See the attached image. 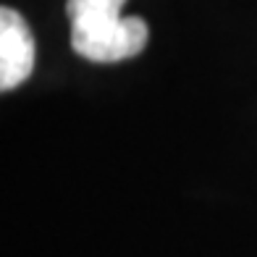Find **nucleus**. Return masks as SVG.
<instances>
[{"mask_svg": "<svg viewBox=\"0 0 257 257\" xmlns=\"http://www.w3.org/2000/svg\"><path fill=\"white\" fill-rule=\"evenodd\" d=\"M126 0H66L71 48L95 63H118L147 48L145 19L123 14Z\"/></svg>", "mask_w": 257, "mask_h": 257, "instance_id": "obj_1", "label": "nucleus"}, {"mask_svg": "<svg viewBox=\"0 0 257 257\" xmlns=\"http://www.w3.org/2000/svg\"><path fill=\"white\" fill-rule=\"evenodd\" d=\"M34 37L24 16L14 8L0 11V89H16L34 71Z\"/></svg>", "mask_w": 257, "mask_h": 257, "instance_id": "obj_2", "label": "nucleus"}]
</instances>
